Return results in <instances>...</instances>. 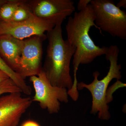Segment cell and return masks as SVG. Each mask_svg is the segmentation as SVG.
I'll return each mask as SVG.
<instances>
[{"mask_svg": "<svg viewBox=\"0 0 126 126\" xmlns=\"http://www.w3.org/2000/svg\"><path fill=\"white\" fill-rule=\"evenodd\" d=\"M95 20L94 12L90 4L84 10L70 16L65 26L67 40L75 48L73 60L74 81L71 89L68 90L69 96L73 97L79 96L77 74L79 65L90 63L97 57L106 55L108 51V47L96 45L90 36L89 31L92 26L99 30L95 25Z\"/></svg>", "mask_w": 126, "mask_h": 126, "instance_id": "obj_1", "label": "cell"}, {"mask_svg": "<svg viewBox=\"0 0 126 126\" xmlns=\"http://www.w3.org/2000/svg\"><path fill=\"white\" fill-rule=\"evenodd\" d=\"M47 54L42 70L52 86L71 89L73 84L70 63L75 48L63 39L61 25L47 32Z\"/></svg>", "mask_w": 126, "mask_h": 126, "instance_id": "obj_2", "label": "cell"}, {"mask_svg": "<svg viewBox=\"0 0 126 126\" xmlns=\"http://www.w3.org/2000/svg\"><path fill=\"white\" fill-rule=\"evenodd\" d=\"M119 49L117 45H111L108 47L106 55V58L110 62L109 70L107 75L102 79L98 80L99 72H94L93 81L91 83L87 84L83 82L78 83V90L87 89L91 93L92 97V105L90 113L95 115L98 113V117L102 120H108L111 118L109 109V107L106 101V93L111 81L113 79L120 80L122 76L120 71L121 64H118Z\"/></svg>", "mask_w": 126, "mask_h": 126, "instance_id": "obj_3", "label": "cell"}, {"mask_svg": "<svg viewBox=\"0 0 126 126\" xmlns=\"http://www.w3.org/2000/svg\"><path fill=\"white\" fill-rule=\"evenodd\" d=\"M95 25L100 32L126 40V12L118 7L112 0H91Z\"/></svg>", "mask_w": 126, "mask_h": 126, "instance_id": "obj_4", "label": "cell"}, {"mask_svg": "<svg viewBox=\"0 0 126 126\" xmlns=\"http://www.w3.org/2000/svg\"><path fill=\"white\" fill-rule=\"evenodd\" d=\"M30 81L35 90L32 101L38 103L40 107L49 114L58 113L61 103L68 102L67 89L52 86L42 69L38 75L30 77Z\"/></svg>", "mask_w": 126, "mask_h": 126, "instance_id": "obj_5", "label": "cell"}, {"mask_svg": "<svg viewBox=\"0 0 126 126\" xmlns=\"http://www.w3.org/2000/svg\"><path fill=\"white\" fill-rule=\"evenodd\" d=\"M26 2L34 15L55 26L62 25L75 10L72 0H26Z\"/></svg>", "mask_w": 126, "mask_h": 126, "instance_id": "obj_6", "label": "cell"}, {"mask_svg": "<svg viewBox=\"0 0 126 126\" xmlns=\"http://www.w3.org/2000/svg\"><path fill=\"white\" fill-rule=\"evenodd\" d=\"M47 35H34L23 40L18 74L24 79L36 76L42 70L43 44Z\"/></svg>", "mask_w": 126, "mask_h": 126, "instance_id": "obj_7", "label": "cell"}, {"mask_svg": "<svg viewBox=\"0 0 126 126\" xmlns=\"http://www.w3.org/2000/svg\"><path fill=\"white\" fill-rule=\"evenodd\" d=\"M21 92L0 97V126H17L21 117L30 107L32 99Z\"/></svg>", "mask_w": 126, "mask_h": 126, "instance_id": "obj_8", "label": "cell"}, {"mask_svg": "<svg viewBox=\"0 0 126 126\" xmlns=\"http://www.w3.org/2000/svg\"><path fill=\"white\" fill-rule=\"evenodd\" d=\"M55 26L33 15L26 20L18 22H0V35L7 34L23 40L34 35H43Z\"/></svg>", "mask_w": 126, "mask_h": 126, "instance_id": "obj_9", "label": "cell"}, {"mask_svg": "<svg viewBox=\"0 0 126 126\" xmlns=\"http://www.w3.org/2000/svg\"><path fill=\"white\" fill-rule=\"evenodd\" d=\"M23 40L7 34L0 35V57L8 66L18 74Z\"/></svg>", "mask_w": 126, "mask_h": 126, "instance_id": "obj_10", "label": "cell"}, {"mask_svg": "<svg viewBox=\"0 0 126 126\" xmlns=\"http://www.w3.org/2000/svg\"><path fill=\"white\" fill-rule=\"evenodd\" d=\"M0 70L5 73L9 78L14 81L16 86L20 89L22 93L27 95L31 94L32 92L31 87L27 85L24 79L18 74L9 67L0 57Z\"/></svg>", "mask_w": 126, "mask_h": 126, "instance_id": "obj_11", "label": "cell"}, {"mask_svg": "<svg viewBox=\"0 0 126 126\" xmlns=\"http://www.w3.org/2000/svg\"><path fill=\"white\" fill-rule=\"evenodd\" d=\"M23 0H7L0 6V20L9 22L11 20L14 12L22 3Z\"/></svg>", "mask_w": 126, "mask_h": 126, "instance_id": "obj_12", "label": "cell"}, {"mask_svg": "<svg viewBox=\"0 0 126 126\" xmlns=\"http://www.w3.org/2000/svg\"><path fill=\"white\" fill-rule=\"evenodd\" d=\"M33 15L29 7L26 2V0H23L22 3L14 12L10 22H18L23 21L29 18Z\"/></svg>", "mask_w": 126, "mask_h": 126, "instance_id": "obj_13", "label": "cell"}, {"mask_svg": "<svg viewBox=\"0 0 126 126\" xmlns=\"http://www.w3.org/2000/svg\"><path fill=\"white\" fill-rule=\"evenodd\" d=\"M22 93L21 90L11 79L9 78L0 83V97L4 94Z\"/></svg>", "mask_w": 126, "mask_h": 126, "instance_id": "obj_14", "label": "cell"}, {"mask_svg": "<svg viewBox=\"0 0 126 126\" xmlns=\"http://www.w3.org/2000/svg\"><path fill=\"white\" fill-rule=\"evenodd\" d=\"M126 84L122 82L119 80H117L113 85L108 89L106 93V101L108 104L113 100L112 94L118 88L126 87Z\"/></svg>", "mask_w": 126, "mask_h": 126, "instance_id": "obj_15", "label": "cell"}, {"mask_svg": "<svg viewBox=\"0 0 126 126\" xmlns=\"http://www.w3.org/2000/svg\"><path fill=\"white\" fill-rule=\"evenodd\" d=\"M91 0H80L78 3V8L79 11H80L86 9L88 5L90 4Z\"/></svg>", "mask_w": 126, "mask_h": 126, "instance_id": "obj_16", "label": "cell"}, {"mask_svg": "<svg viewBox=\"0 0 126 126\" xmlns=\"http://www.w3.org/2000/svg\"><path fill=\"white\" fill-rule=\"evenodd\" d=\"M21 126H40L38 123L32 120H28L26 121Z\"/></svg>", "mask_w": 126, "mask_h": 126, "instance_id": "obj_17", "label": "cell"}, {"mask_svg": "<svg viewBox=\"0 0 126 126\" xmlns=\"http://www.w3.org/2000/svg\"><path fill=\"white\" fill-rule=\"evenodd\" d=\"M10 78L5 73L0 70V83Z\"/></svg>", "mask_w": 126, "mask_h": 126, "instance_id": "obj_18", "label": "cell"}, {"mask_svg": "<svg viewBox=\"0 0 126 126\" xmlns=\"http://www.w3.org/2000/svg\"><path fill=\"white\" fill-rule=\"evenodd\" d=\"M116 6L119 9H120L121 7L126 8V0H121L118 2Z\"/></svg>", "mask_w": 126, "mask_h": 126, "instance_id": "obj_19", "label": "cell"}, {"mask_svg": "<svg viewBox=\"0 0 126 126\" xmlns=\"http://www.w3.org/2000/svg\"><path fill=\"white\" fill-rule=\"evenodd\" d=\"M7 1V0H0V6Z\"/></svg>", "mask_w": 126, "mask_h": 126, "instance_id": "obj_20", "label": "cell"}, {"mask_svg": "<svg viewBox=\"0 0 126 126\" xmlns=\"http://www.w3.org/2000/svg\"><path fill=\"white\" fill-rule=\"evenodd\" d=\"M0 22H1V21H0Z\"/></svg>", "mask_w": 126, "mask_h": 126, "instance_id": "obj_21", "label": "cell"}]
</instances>
